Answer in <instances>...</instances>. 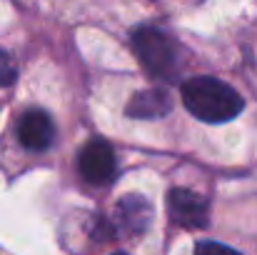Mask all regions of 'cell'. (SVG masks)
I'll list each match as a JSON object with an SVG mask.
<instances>
[{
	"label": "cell",
	"mask_w": 257,
	"mask_h": 255,
	"mask_svg": "<svg viewBox=\"0 0 257 255\" xmlns=\"http://www.w3.org/2000/svg\"><path fill=\"white\" fill-rule=\"evenodd\" d=\"M180 93H182L185 108L202 123L235 120L245 108L242 95L232 85L222 83L217 78H210V75H197V78L185 80Z\"/></svg>",
	"instance_id": "6da1fadb"
},
{
	"label": "cell",
	"mask_w": 257,
	"mask_h": 255,
	"mask_svg": "<svg viewBox=\"0 0 257 255\" xmlns=\"http://www.w3.org/2000/svg\"><path fill=\"white\" fill-rule=\"evenodd\" d=\"M18 138L23 143V148L33 150V153H43L55 143V123L45 110H28L20 118L18 125Z\"/></svg>",
	"instance_id": "5b68a950"
},
{
	"label": "cell",
	"mask_w": 257,
	"mask_h": 255,
	"mask_svg": "<svg viewBox=\"0 0 257 255\" xmlns=\"http://www.w3.org/2000/svg\"><path fill=\"white\" fill-rule=\"evenodd\" d=\"M168 210H170L172 220L182 228H205L207 225V198H202L187 188L170 190Z\"/></svg>",
	"instance_id": "277c9868"
},
{
	"label": "cell",
	"mask_w": 257,
	"mask_h": 255,
	"mask_svg": "<svg viewBox=\"0 0 257 255\" xmlns=\"http://www.w3.org/2000/svg\"><path fill=\"white\" fill-rule=\"evenodd\" d=\"M195 250H197V253H235L232 248H227V245H222V243H200Z\"/></svg>",
	"instance_id": "9c48e42d"
},
{
	"label": "cell",
	"mask_w": 257,
	"mask_h": 255,
	"mask_svg": "<svg viewBox=\"0 0 257 255\" xmlns=\"http://www.w3.org/2000/svg\"><path fill=\"white\" fill-rule=\"evenodd\" d=\"M15 78H18V68H15L13 58H10L5 50H0V88L13 85Z\"/></svg>",
	"instance_id": "ba28073f"
},
{
	"label": "cell",
	"mask_w": 257,
	"mask_h": 255,
	"mask_svg": "<svg viewBox=\"0 0 257 255\" xmlns=\"http://www.w3.org/2000/svg\"><path fill=\"white\" fill-rule=\"evenodd\" d=\"M133 48L138 53V60L145 65V70L150 75L165 78V80H172L177 75L180 50H177V43L172 40L168 33H163L158 28H150V25L135 28Z\"/></svg>",
	"instance_id": "7a4b0ae2"
},
{
	"label": "cell",
	"mask_w": 257,
	"mask_h": 255,
	"mask_svg": "<svg viewBox=\"0 0 257 255\" xmlns=\"http://www.w3.org/2000/svg\"><path fill=\"white\" fill-rule=\"evenodd\" d=\"M78 168H80V175L92 185L112 183L117 173V158H115L112 145L107 140H90L80 150Z\"/></svg>",
	"instance_id": "3957f363"
},
{
	"label": "cell",
	"mask_w": 257,
	"mask_h": 255,
	"mask_svg": "<svg viewBox=\"0 0 257 255\" xmlns=\"http://www.w3.org/2000/svg\"><path fill=\"white\" fill-rule=\"evenodd\" d=\"M172 108L170 95L165 90H143L135 93L127 103V115L130 118H143V120H153V118H163L168 115Z\"/></svg>",
	"instance_id": "8992f818"
},
{
	"label": "cell",
	"mask_w": 257,
	"mask_h": 255,
	"mask_svg": "<svg viewBox=\"0 0 257 255\" xmlns=\"http://www.w3.org/2000/svg\"><path fill=\"white\" fill-rule=\"evenodd\" d=\"M150 215H153V208L140 195H127L125 200L117 203V220L122 230L127 233H143L150 223Z\"/></svg>",
	"instance_id": "52a82bcc"
}]
</instances>
